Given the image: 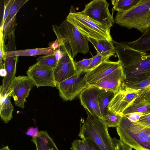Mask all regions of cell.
Returning <instances> with one entry per match:
<instances>
[{"label": "cell", "instance_id": "cell-39", "mask_svg": "<svg viewBox=\"0 0 150 150\" xmlns=\"http://www.w3.org/2000/svg\"><path fill=\"white\" fill-rule=\"evenodd\" d=\"M59 43L57 39L51 44L49 45V47L53 49L54 51L57 50L59 47Z\"/></svg>", "mask_w": 150, "mask_h": 150}, {"label": "cell", "instance_id": "cell-9", "mask_svg": "<svg viewBox=\"0 0 150 150\" xmlns=\"http://www.w3.org/2000/svg\"><path fill=\"white\" fill-rule=\"evenodd\" d=\"M35 86L28 76H19L14 78L7 91L11 92L15 105L23 109L30 92Z\"/></svg>", "mask_w": 150, "mask_h": 150}, {"label": "cell", "instance_id": "cell-24", "mask_svg": "<svg viewBox=\"0 0 150 150\" xmlns=\"http://www.w3.org/2000/svg\"><path fill=\"white\" fill-rule=\"evenodd\" d=\"M140 112L144 115L150 113V104H147L141 102L134 103L122 113L123 115L134 113Z\"/></svg>", "mask_w": 150, "mask_h": 150}, {"label": "cell", "instance_id": "cell-38", "mask_svg": "<svg viewBox=\"0 0 150 150\" xmlns=\"http://www.w3.org/2000/svg\"><path fill=\"white\" fill-rule=\"evenodd\" d=\"M39 132V129L38 127H30L28 129L25 134L33 138L36 137L38 135Z\"/></svg>", "mask_w": 150, "mask_h": 150}, {"label": "cell", "instance_id": "cell-8", "mask_svg": "<svg viewBox=\"0 0 150 150\" xmlns=\"http://www.w3.org/2000/svg\"><path fill=\"white\" fill-rule=\"evenodd\" d=\"M109 6L106 0H93L85 5L82 11L91 19L110 30L115 20L110 12Z\"/></svg>", "mask_w": 150, "mask_h": 150}, {"label": "cell", "instance_id": "cell-36", "mask_svg": "<svg viewBox=\"0 0 150 150\" xmlns=\"http://www.w3.org/2000/svg\"><path fill=\"white\" fill-rule=\"evenodd\" d=\"M83 141L88 150H101L99 146L92 140L82 138Z\"/></svg>", "mask_w": 150, "mask_h": 150}, {"label": "cell", "instance_id": "cell-32", "mask_svg": "<svg viewBox=\"0 0 150 150\" xmlns=\"http://www.w3.org/2000/svg\"><path fill=\"white\" fill-rule=\"evenodd\" d=\"M92 58V61L87 71L92 69L103 62L108 59L103 57L98 53H97L96 55L93 56Z\"/></svg>", "mask_w": 150, "mask_h": 150}, {"label": "cell", "instance_id": "cell-31", "mask_svg": "<svg viewBox=\"0 0 150 150\" xmlns=\"http://www.w3.org/2000/svg\"><path fill=\"white\" fill-rule=\"evenodd\" d=\"M15 0H4V9L2 21L1 26L3 27L5 20L7 18L10 11L11 6Z\"/></svg>", "mask_w": 150, "mask_h": 150}, {"label": "cell", "instance_id": "cell-26", "mask_svg": "<svg viewBox=\"0 0 150 150\" xmlns=\"http://www.w3.org/2000/svg\"><path fill=\"white\" fill-rule=\"evenodd\" d=\"M58 62L53 52L38 57L36 63L40 65L55 68Z\"/></svg>", "mask_w": 150, "mask_h": 150}, {"label": "cell", "instance_id": "cell-29", "mask_svg": "<svg viewBox=\"0 0 150 150\" xmlns=\"http://www.w3.org/2000/svg\"><path fill=\"white\" fill-rule=\"evenodd\" d=\"M0 68L1 69L4 68V65L2 64V60H4L6 57V51L5 45L4 43V30L3 28L0 27Z\"/></svg>", "mask_w": 150, "mask_h": 150}, {"label": "cell", "instance_id": "cell-3", "mask_svg": "<svg viewBox=\"0 0 150 150\" xmlns=\"http://www.w3.org/2000/svg\"><path fill=\"white\" fill-rule=\"evenodd\" d=\"M86 111L87 118L80 127L78 136L92 140L101 150H115L107 126L102 119Z\"/></svg>", "mask_w": 150, "mask_h": 150}, {"label": "cell", "instance_id": "cell-16", "mask_svg": "<svg viewBox=\"0 0 150 150\" xmlns=\"http://www.w3.org/2000/svg\"><path fill=\"white\" fill-rule=\"evenodd\" d=\"M28 1V0H14L4 24L3 30L4 39L14 31L16 15L22 7Z\"/></svg>", "mask_w": 150, "mask_h": 150}, {"label": "cell", "instance_id": "cell-15", "mask_svg": "<svg viewBox=\"0 0 150 150\" xmlns=\"http://www.w3.org/2000/svg\"><path fill=\"white\" fill-rule=\"evenodd\" d=\"M18 57H6L4 61L3 65L6 74L4 77L2 85L0 86V91L3 93L7 91L10 83L16 77V64Z\"/></svg>", "mask_w": 150, "mask_h": 150}, {"label": "cell", "instance_id": "cell-20", "mask_svg": "<svg viewBox=\"0 0 150 150\" xmlns=\"http://www.w3.org/2000/svg\"><path fill=\"white\" fill-rule=\"evenodd\" d=\"M126 43L132 48L142 52L150 51V28L138 39Z\"/></svg>", "mask_w": 150, "mask_h": 150}, {"label": "cell", "instance_id": "cell-18", "mask_svg": "<svg viewBox=\"0 0 150 150\" xmlns=\"http://www.w3.org/2000/svg\"><path fill=\"white\" fill-rule=\"evenodd\" d=\"M94 46L97 53L103 57L108 59L116 53L115 47L112 42L107 40H96L91 38H88Z\"/></svg>", "mask_w": 150, "mask_h": 150}, {"label": "cell", "instance_id": "cell-28", "mask_svg": "<svg viewBox=\"0 0 150 150\" xmlns=\"http://www.w3.org/2000/svg\"><path fill=\"white\" fill-rule=\"evenodd\" d=\"M92 58L83 59L78 62H74L76 74H79L82 72L87 71L92 61Z\"/></svg>", "mask_w": 150, "mask_h": 150}, {"label": "cell", "instance_id": "cell-23", "mask_svg": "<svg viewBox=\"0 0 150 150\" xmlns=\"http://www.w3.org/2000/svg\"><path fill=\"white\" fill-rule=\"evenodd\" d=\"M140 0H112L111 2L113 5V12L114 11L117 12H124L131 9L135 6Z\"/></svg>", "mask_w": 150, "mask_h": 150}, {"label": "cell", "instance_id": "cell-6", "mask_svg": "<svg viewBox=\"0 0 150 150\" xmlns=\"http://www.w3.org/2000/svg\"><path fill=\"white\" fill-rule=\"evenodd\" d=\"M58 28L69 45L73 59L78 53L86 54L89 52L88 38L81 33L72 24L66 19Z\"/></svg>", "mask_w": 150, "mask_h": 150}, {"label": "cell", "instance_id": "cell-33", "mask_svg": "<svg viewBox=\"0 0 150 150\" xmlns=\"http://www.w3.org/2000/svg\"><path fill=\"white\" fill-rule=\"evenodd\" d=\"M115 150H132V148L120 140L116 138L113 139Z\"/></svg>", "mask_w": 150, "mask_h": 150}, {"label": "cell", "instance_id": "cell-21", "mask_svg": "<svg viewBox=\"0 0 150 150\" xmlns=\"http://www.w3.org/2000/svg\"><path fill=\"white\" fill-rule=\"evenodd\" d=\"M54 50L50 47L16 50L6 52V57L15 56H34L52 53Z\"/></svg>", "mask_w": 150, "mask_h": 150}, {"label": "cell", "instance_id": "cell-2", "mask_svg": "<svg viewBox=\"0 0 150 150\" xmlns=\"http://www.w3.org/2000/svg\"><path fill=\"white\" fill-rule=\"evenodd\" d=\"M120 140L136 150H150V127L132 122L123 115L116 127Z\"/></svg>", "mask_w": 150, "mask_h": 150}, {"label": "cell", "instance_id": "cell-5", "mask_svg": "<svg viewBox=\"0 0 150 150\" xmlns=\"http://www.w3.org/2000/svg\"><path fill=\"white\" fill-rule=\"evenodd\" d=\"M66 20L88 38L112 41L110 30L91 19L82 11L76 12L70 9Z\"/></svg>", "mask_w": 150, "mask_h": 150}, {"label": "cell", "instance_id": "cell-12", "mask_svg": "<svg viewBox=\"0 0 150 150\" xmlns=\"http://www.w3.org/2000/svg\"><path fill=\"white\" fill-rule=\"evenodd\" d=\"M101 89L93 86L83 89L79 96L81 105L86 110L102 119L99 105L98 96Z\"/></svg>", "mask_w": 150, "mask_h": 150}, {"label": "cell", "instance_id": "cell-22", "mask_svg": "<svg viewBox=\"0 0 150 150\" xmlns=\"http://www.w3.org/2000/svg\"><path fill=\"white\" fill-rule=\"evenodd\" d=\"M115 94L113 92L104 90H101L99 93L98 104L102 118L108 113V106Z\"/></svg>", "mask_w": 150, "mask_h": 150}, {"label": "cell", "instance_id": "cell-25", "mask_svg": "<svg viewBox=\"0 0 150 150\" xmlns=\"http://www.w3.org/2000/svg\"><path fill=\"white\" fill-rule=\"evenodd\" d=\"M123 115L108 111L102 120L108 127H117L120 124Z\"/></svg>", "mask_w": 150, "mask_h": 150}, {"label": "cell", "instance_id": "cell-14", "mask_svg": "<svg viewBox=\"0 0 150 150\" xmlns=\"http://www.w3.org/2000/svg\"><path fill=\"white\" fill-rule=\"evenodd\" d=\"M125 79L121 66L93 86L115 93L123 87Z\"/></svg>", "mask_w": 150, "mask_h": 150}, {"label": "cell", "instance_id": "cell-35", "mask_svg": "<svg viewBox=\"0 0 150 150\" xmlns=\"http://www.w3.org/2000/svg\"><path fill=\"white\" fill-rule=\"evenodd\" d=\"M146 127H150V113L142 115L136 122Z\"/></svg>", "mask_w": 150, "mask_h": 150}, {"label": "cell", "instance_id": "cell-13", "mask_svg": "<svg viewBox=\"0 0 150 150\" xmlns=\"http://www.w3.org/2000/svg\"><path fill=\"white\" fill-rule=\"evenodd\" d=\"M121 66L118 61L106 60L92 69L87 71L86 75V82L89 86H93Z\"/></svg>", "mask_w": 150, "mask_h": 150}, {"label": "cell", "instance_id": "cell-37", "mask_svg": "<svg viewBox=\"0 0 150 150\" xmlns=\"http://www.w3.org/2000/svg\"><path fill=\"white\" fill-rule=\"evenodd\" d=\"M143 115V114L141 113L134 112L124 115L127 117L131 122H134L137 121Z\"/></svg>", "mask_w": 150, "mask_h": 150}, {"label": "cell", "instance_id": "cell-4", "mask_svg": "<svg viewBox=\"0 0 150 150\" xmlns=\"http://www.w3.org/2000/svg\"><path fill=\"white\" fill-rule=\"evenodd\" d=\"M115 21L121 26L144 33L150 28V0H140L129 10L117 12Z\"/></svg>", "mask_w": 150, "mask_h": 150}, {"label": "cell", "instance_id": "cell-34", "mask_svg": "<svg viewBox=\"0 0 150 150\" xmlns=\"http://www.w3.org/2000/svg\"><path fill=\"white\" fill-rule=\"evenodd\" d=\"M71 150H88L83 140L76 139L71 144Z\"/></svg>", "mask_w": 150, "mask_h": 150}, {"label": "cell", "instance_id": "cell-10", "mask_svg": "<svg viewBox=\"0 0 150 150\" xmlns=\"http://www.w3.org/2000/svg\"><path fill=\"white\" fill-rule=\"evenodd\" d=\"M140 90L123 86L115 93L108 106V111L122 115L123 112L134 103Z\"/></svg>", "mask_w": 150, "mask_h": 150}, {"label": "cell", "instance_id": "cell-11", "mask_svg": "<svg viewBox=\"0 0 150 150\" xmlns=\"http://www.w3.org/2000/svg\"><path fill=\"white\" fill-rule=\"evenodd\" d=\"M55 68L38 64L29 67L26 73L37 88L42 86L56 87L54 75Z\"/></svg>", "mask_w": 150, "mask_h": 150}, {"label": "cell", "instance_id": "cell-41", "mask_svg": "<svg viewBox=\"0 0 150 150\" xmlns=\"http://www.w3.org/2000/svg\"><path fill=\"white\" fill-rule=\"evenodd\" d=\"M0 150H11L8 146H6L1 148Z\"/></svg>", "mask_w": 150, "mask_h": 150}, {"label": "cell", "instance_id": "cell-1", "mask_svg": "<svg viewBox=\"0 0 150 150\" xmlns=\"http://www.w3.org/2000/svg\"><path fill=\"white\" fill-rule=\"evenodd\" d=\"M112 42L125 76L123 86L141 81L150 76V54L135 50L126 42Z\"/></svg>", "mask_w": 150, "mask_h": 150}, {"label": "cell", "instance_id": "cell-19", "mask_svg": "<svg viewBox=\"0 0 150 150\" xmlns=\"http://www.w3.org/2000/svg\"><path fill=\"white\" fill-rule=\"evenodd\" d=\"M31 140L35 144L36 150H59L52 138L46 131H39L38 135L32 138Z\"/></svg>", "mask_w": 150, "mask_h": 150}, {"label": "cell", "instance_id": "cell-40", "mask_svg": "<svg viewBox=\"0 0 150 150\" xmlns=\"http://www.w3.org/2000/svg\"><path fill=\"white\" fill-rule=\"evenodd\" d=\"M6 71L4 68L0 69V74L1 76L4 77L6 75Z\"/></svg>", "mask_w": 150, "mask_h": 150}, {"label": "cell", "instance_id": "cell-17", "mask_svg": "<svg viewBox=\"0 0 150 150\" xmlns=\"http://www.w3.org/2000/svg\"><path fill=\"white\" fill-rule=\"evenodd\" d=\"M11 92L7 91L3 93L0 91V116L1 120L8 123L13 117L14 107L11 101Z\"/></svg>", "mask_w": 150, "mask_h": 150}, {"label": "cell", "instance_id": "cell-7", "mask_svg": "<svg viewBox=\"0 0 150 150\" xmlns=\"http://www.w3.org/2000/svg\"><path fill=\"white\" fill-rule=\"evenodd\" d=\"M87 71L82 72L57 83L60 97L65 101H71L80 95L89 86L86 82V75Z\"/></svg>", "mask_w": 150, "mask_h": 150}, {"label": "cell", "instance_id": "cell-27", "mask_svg": "<svg viewBox=\"0 0 150 150\" xmlns=\"http://www.w3.org/2000/svg\"><path fill=\"white\" fill-rule=\"evenodd\" d=\"M139 102L150 104V85L140 90L138 96L134 103Z\"/></svg>", "mask_w": 150, "mask_h": 150}, {"label": "cell", "instance_id": "cell-30", "mask_svg": "<svg viewBox=\"0 0 150 150\" xmlns=\"http://www.w3.org/2000/svg\"><path fill=\"white\" fill-rule=\"evenodd\" d=\"M150 85V76L141 81L134 83L127 86L130 88L135 89H142Z\"/></svg>", "mask_w": 150, "mask_h": 150}]
</instances>
